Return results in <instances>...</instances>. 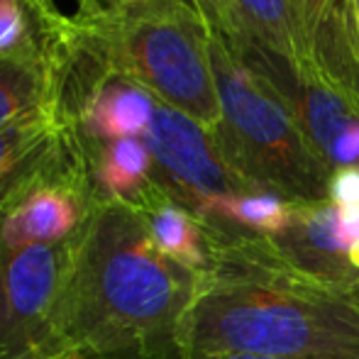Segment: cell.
<instances>
[{
    "instance_id": "25",
    "label": "cell",
    "mask_w": 359,
    "mask_h": 359,
    "mask_svg": "<svg viewBox=\"0 0 359 359\" xmlns=\"http://www.w3.org/2000/svg\"><path fill=\"white\" fill-rule=\"evenodd\" d=\"M103 359H140L135 355H115V357H103Z\"/></svg>"
},
{
    "instance_id": "4",
    "label": "cell",
    "mask_w": 359,
    "mask_h": 359,
    "mask_svg": "<svg viewBox=\"0 0 359 359\" xmlns=\"http://www.w3.org/2000/svg\"><path fill=\"white\" fill-rule=\"evenodd\" d=\"M220 125L210 130L230 169L252 191L291 203L327 201L332 166L303 135L291 100L242 49L210 34Z\"/></svg>"
},
{
    "instance_id": "12",
    "label": "cell",
    "mask_w": 359,
    "mask_h": 359,
    "mask_svg": "<svg viewBox=\"0 0 359 359\" xmlns=\"http://www.w3.org/2000/svg\"><path fill=\"white\" fill-rule=\"evenodd\" d=\"M135 208L142 213L154 245L169 259L179 262L196 274H203L208 269L210 257L205 222L194 210L171 198L156 181Z\"/></svg>"
},
{
    "instance_id": "15",
    "label": "cell",
    "mask_w": 359,
    "mask_h": 359,
    "mask_svg": "<svg viewBox=\"0 0 359 359\" xmlns=\"http://www.w3.org/2000/svg\"><path fill=\"white\" fill-rule=\"evenodd\" d=\"M247 44L286 62L296 72L313 69V47L288 0H237Z\"/></svg>"
},
{
    "instance_id": "26",
    "label": "cell",
    "mask_w": 359,
    "mask_h": 359,
    "mask_svg": "<svg viewBox=\"0 0 359 359\" xmlns=\"http://www.w3.org/2000/svg\"><path fill=\"white\" fill-rule=\"evenodd\" d=\"M88 3V0H76V8H79V5H86Z\"/></svg>"
},
{
    "instance_id": "19",
    "label": "cell",
    "mask_w": 359,
    "mask_h": 359,
    "mask_svg": "<svg viewBox=\"0 0 359 359\" xmlns=\"http://www.w3.org/2000/svg\"><path fill=\"white\" fill-rule=\"evenodd\" d=\"M288 3H291L296 20L301 22L303 34H306V39L313 47V39H316L318 29H320L323 20L327 18L335 0H288Z\"/></svg>"
},
{
    "instance_id": "1",
    "label": "cell",
    "mask_w": 359,
    "mask_h": 359,
    "mask_svg": "<svg viewBox=\"0 0 359 359\" xmlns=\"http://www.w3.org/2000/svg\"><path fill=\"white\" fill-rule=\"evenodd\" d=\"M203 222L210 262L184 323L186 359H359L355 291L296 269L271 237Z\"/></svg>"
},
{
    "instance_id": "11",
    "label": "cell",
    "mask_w": 359,
    "mask_h": 359,
    "mask_svg": "<svg viewBox=\"0 0 359 359\" xmlns=\"http://www.w3.org/2000/svg\"><path fill=\"white\" fill-rule=\"evenodd\" d=\"M286 98L291 100V108L306 140L330 164L332 144L359 120V103H355L335 83H330L316 67L296 72V81Z\"/></svg>"
},
{
    "instance_id": "22",
    "label": "cell",
    "mask_w": 359,
    "mask_h": 359,
    "mask_svg": "<svg viewBox=\"0 0 359 359\" xmlns=\"http://www.w3.org/2000/svg\"><path fill=\"white\" fill-rule=\"evenodd\" d=\"M337 13H340L347 49L359 64V0H337Z\"/></svg>"
},
{
    "instance_id": "10",
    "label": "cell",
    "mask_w": 359,
    "mask_h": 359,
    "mask_svg": "<svg viewBox=\"0 0 359 359\" xmlns=\"http://www.w3.org/2000/svg\"><path fill=\"white\" fill-rule=\"evenodd\" d=\"M156 113V98L125 79H108L83 103L76 130L83 142H110L123 137H140L149 133Z\"/></svg>"
},
{
    "instance_id": "23",
    "label": "cell",
    "mask_w": 359,
    "mask_h": 359,
    "mask_svg": "<svg viewBox=\"0 0 359 359\" xmlns=\"http://www.w3.org/2000/svg\"><path fill=\"white\" fill-rule=\"evenodd\" d=\"M191 359H288V357H259V355H217V357H191Z\"/></svg>"
},
{
    "instance_id": "21",
    "label": "cell",
    "mask_w": 359,
    "mask_h": 359,
    "mask_svg": "<svg viewBox=\"0 0 359 359\" xmlns=\"http://www.w3.org/2000/svg\"><path fill=\"white\" fill-rule=\"evenodd\" d=\"M359 164V120L355 125L345 130L337 137V142L330 149V166L340 169V166H357Z\"/></svg>"
},
{
    "instance_id": "14",
    "label": "cell",
    "mask_w": 359,
    "mask_h": 359,
    "mask_svg": "<svg viewBox=\"0 0 359 359\" xmlns=\"http://www.w3.org/2000/svg\"><path fill=\"white\" fill-rule=\"evenodd\" d=\"M54 103V74L39 37L0 54V130Z\"/></svg>"
},
{
    "instance_id": "8",
    "label": "cell",
    "mask_w": 359,
    "mask_h": 359,
    "mask_svg": "<svg viewBox=\"0 0 359 359\" xmlns=\"http://www.w3.org/2000/svg\"><path fill=\"white\" fill-rule=\"evenodd\" d=\"M79 140L57 103L39 108L0 130V208L42 176Z\"/></svg>"
},
{
    "instance_id": "17",
    "label": "cell",
    "mask_w": 359,
    "mask_h": 359,
    "mask_svg": "<svg viewBox=\"0 0 359 359\" xmlns=\"http://www.w3.org/2000/svg\"><path fill=\"white\" fill-rule=\"evenodd\" d=\"M37 37L32 15L20 0H0V54L25 47Z\"/></svg>"
},
{
    "instance_id": "7",
    "label": "cell",
    "mask_w": 359,
    "mask_h": 359,
    "mask_svg": "<svg viewBox=\"0 0 359 359\" xmlns=\"http://www.w3.org/2000/svg\"><path fill=\"white\" fill-rule=\"evenodd\" d=\"M144 142L154 159V181L198 217L215 201L252 191L230 169L208 128L159 100Z\"/></svg>"
},
{
    "instance_id": "13",
    "label": "cell",
    "mask_w": 359,
    "mask_h": 359,
    "mask_svg": "<svg viewBox=\"0 0 359 359\" xmlns=\"http://www.w3.org/2000/svg\"><path fill=\"white\" fill-rule=\"evenodd\" d=\"M95 198L137 205L154 186V159L144 140L86 142Z\"/></svg>"
},
{
    "instance_id": "6",
    "label": "cell",
    "mask_w": 359,
    "mask_h": 359,
    "mask_svg": "<svg viewBox=\"0 0 359 359\" xmlns=\"http://www.w3.org/2000/svg\"><path fill=\"white\" fill-rule=\"evenodd\" d=\"M95 205L83 137L0 208V245H64L79 240Z\"/></svg>"
},
{
    "instance_id": "24",
    "label": "cell",
    "mask_w": 359,
    "mask_h": 359,
    "mask_svg": "<svg viewBox=\"0 0 359 359\" xmlns=\"http://www.w3.org/2000/svg\"><path fill=\"white\" fill-rule=\"evenodd\" d=\"M100 3H105V5H123V3H135V0H100ZM181 3L194 5V3H191V0H181Z\"/></svg>"
},
{
    "instance_id": "27",
    "label": "cell",
    "mask_w": 359,
    "mask_h": 359,
    "mask_svg": "<svg viewBox=\"0 0 359 359\" xmlns=\"http://www.w3.org/2000/svg\"><path fill=\"white\" fill-rule=\"evenodd\" d=\"M357 298H359V291H357Z\"/></svg>"
},
{
    "instance_id": "5",
    "label": "cell",
    "mask_w": 359,
    "mask_h": 359,
    "mask_svg": "<svg viewBox=\"0 0 359 359\" xmlns=\"http://www.w3.org/2000/svg\"><path fill=\"white\" fill-rule=\"evenodd\" d=\"M79 240L0 245V359H64L59 311Z\"/></svg>"
},
{
    "instance_id": "3",
    "label": "cell",
    "mask_w": 359,
    "mask_h": 359,
    "mask_svg": "<svg viewBox=\"0 0 359 359\" xmlns=\"http://www.w3.org/2000/svg\"><path fill=\"white\" fill-rule=\"evenodd\" d=\"M72 27L110 76L133 81L203 128L220 125L210 29L194 5L181 0L123 5L88 0L76 8Z\"/></svg>"
},
{
    "instance_id": "16",
    "label": "cell",
    "mask_w": 359,
    "mask_h": 359,
    "mask_svg": "<svg viewBox=\"0 0 359 359\" xmlns=\"http://www.w3.org/2000/svg\"><path fill=\"white\" fill-rule=\"evenodd\" d=\"M291 215V201L276 194H266V191H250V194H235L215 201L201 217L230 222V225L245 227V230L264 237H276L288 227Z\"/></svg>"
},
{
    "instance_id": "18",
    "label": "cell",
    "mask_w": 359,
    "mask_h": 359,
    "mask_svg": "<svg viewBox=\"0 0 359 359\" xmlns=\"http://www.w3.org/2000/svg\"><path fill=\"white\" fill-rule=\"evenodd\" d=\"M327 201L335 203L337 208L359 205V164L340 166L332 171L330 184H327Z\"/></svg>"
},
{
    "instance_id": "2",
    "label": "cell",
    "mask_w": 359,
    "mask_h": 359,
    "mask_svg": "<svg viewBox=\"0 0 359 359\" xmlns=\"http://www.w3.org/2000/svg\"><path fill=\"white\" fill-rule=\"evenodd\" d=\"M201 274L169 259L142 213L95 198L59 311L64 359H186L184 323Z\"/></svg>"
},
{
    "instance_id": "20",
    "label": "cell",
    "mask_w": 359,
    "mask_h": 359,
    "mask_svg": "<svg viewBox=\"0 0 359 359\" xmlns=\"http://www.w3.org/2000/svg\"><path fill=\"white\" fill-rule=\"evenodd\" d=\"M27 8V13L32 15L34 27L37 32H52V29L62 27L69 20V15L62 13V8L57 5V0H20Z\"/></svg>"
},
{
    "instance_id": "9",
    "label": "cell",
    "mask_w": 359,
    "mask_h": 359,
    "mask_svg": "<svg viewBox=\"0 0 359 359\" xmlns=\"http://www.w3.org/2000/svg\"><path fill=\"white\" fill-rule=\"evenodd\" d=\"M337 220L340 208L330 201L293 203L291 222L271 242L296 269L357 293L359 279L342 247Z\"/></svg>"
}]
</instances>
